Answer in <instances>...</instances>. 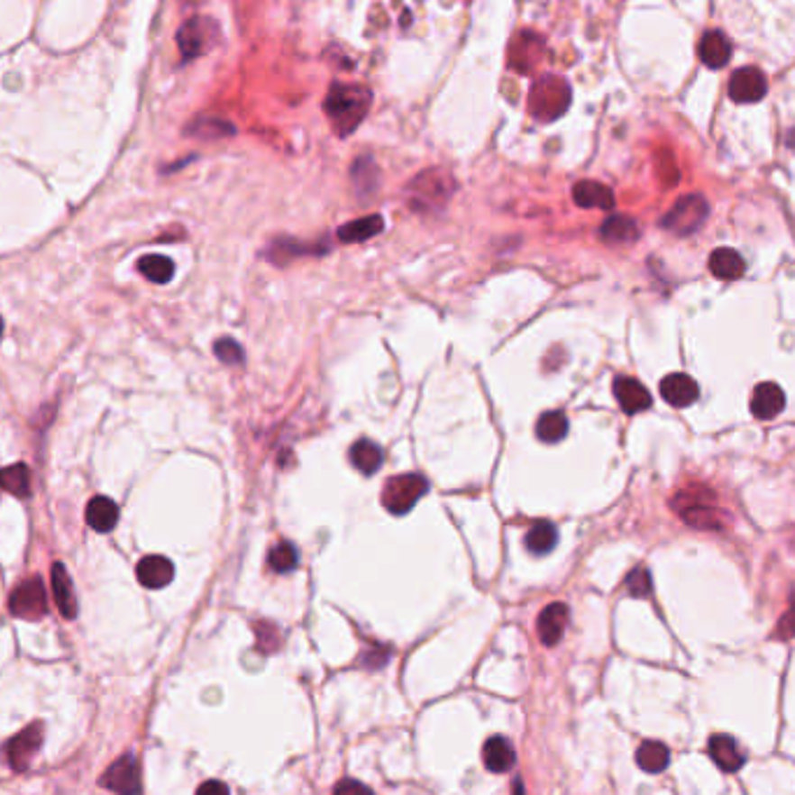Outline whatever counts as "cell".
Returning <instances> with one entry per match:
<instances>
[{
	"label": "cell",
	"mask_w": 795,
	"mask_h": 795,
	"mask_svg": "<svg viewBox=\"0 0 795 795\" xmlns=\"http://www.w3.org/2000/svg\"><path fill=\"white\" fill-rule=\"evenodd\" d=\"M372 105V96L368 88L361 87H347V84H335V87L328 91L326 98V110L328 119H331L333 128L337 131V135H352L359 123L363 122L368 110Z\"/></svg>",
	"instance_id": "obj_1"
},
{
	"label": "cell",
	"mask_w": 795,
	"mask_h": 795,
	"mask_svg": "<svg viewBox=\"0 0 795 795\" xmlns=\"http://www.w3.org/2000/svg\"><path fill=\"white\" fill-rule=\"evenodd\" d=\"M570 105V91L565 79L561 78H547L537 79L533 91H530L528 110L530 114L540 119V122H553L558 116L563 114L565 107Z\"/></svg>",
	"instance_id": "obj_2"
},
{
	"label": "cell",
	"mask_w": 795,
	"mask_h": 795,
	"mask_svg": "<svg viewBox=\"0 0 795 795\" xmlns=\"http://www.w3.org/2000/svg\"><path fill=\"white\" fill-rule=\"evenodd\" d=\"M425 491H428V481L419 472L391 477L384 484V491H381V505L388 514L403 516V514L415 509V505L425 496Z\"/></svg>",
	"instance_id": "obj_3"
},
{
	"label": "cell",
	"mask_w": 795,
	"mask_h": 795,
	"mask_svg": "<svg viewBox=\"0 0 795 795\" xmlns=\"http://www.w3.org/2000/svg\"><path fill=\"white\" fill-rule=\"evenodd\" d=\"M712 493H696V491H681L674 498V512L680 514L681 519L698 530H724V516L714 507Z\"/></svg>",
	"instance_id": "obj_4"
},
{
	"label": "cell",
	"mask_w": 795,
	"mask_h": 795,
	"mask_svg": "<svg viewBox=\"0 0 795 795\" xmlns=\"http://www.w3.org/2000/svg\"><path fill=\"white\" fill-rule=\"evenodd\" d=\"M709 216V205L700 194H690L680 198L670 207V212L661 219V226L670 231L672 235H693Z\"/></svg>",
	"instance_id": "obj_5"
},
{
	"label": "cell",
	"mask_w": 795,
	"mask_h": 795,
	"mask_svg": "<svg viewBox=\"0 0 795 795\" xmlns=\"http://www.w3.org/2000/svg\"><path fill=\"white\" fill-rule=\"evenodd\" d=\"M409 200L412 207H428L435 210L442 203H447L449 196L453 194V182L447 172L442 170H425L416 177L415 182L409 184Z\"/></svg>",
	"instance_id": "obj_6"
},
{
	"label": "cell",
	"mask_w": 795,
	"mask_h": 795,
	"mask_svg": "<svg viewBox=\"0 0 795 795\" xmlns=\"http://www.w3.org/2000/svg\"><path fill=\"white\" fill-rule=\"evenodd\" d=\"M47 609H50V602H47V591H44V584L40 577H31V580L22 581L10 593V612L14 617L35 621V618H42Z\"/></svg>",
	"instance_id": "obj_7"
},
{
	"label": "cell",
	"mask_w": 795,
	"mask_h": 795,
	"mask_svg": "<svg viewBox=\"0 0 795 795\" xmlns=\"http://www.w3.org/2000/svg\"><path fill=\"white\" fill-rule=\"evenodd\" d=\"M100 786L116 795H140V765L132 754L116 758L100 777Z\"/></svg>",
	"instance_id": "obj_8"
},
{
	"label": "cell",
	"mask_w": 795,
	"mask_h": 795,
	"mask_svg": "<svg viewBox=\"0 0 795 795\" xmlns=\"http://www.w3.org/2000/svg\"><path fill=\"white\" fill-rule=\"evenodd\" d=\"M216 23L212 19H205V17H194L188 19L182 28H179V33H177V44H179V51H182L184 59H196V56L203 54L216 38Z\"/></svg>",
	"instance_id": "obj_9"
},
{
	"label": "cell",
	"mask_w": 795,
	"mask_h": 795,
	"mask_svg": "<svg viewBox=\"0 0 795 795\" xmlns=\"http://www.w3.org/2000/svg\"><path fill=\"white\" fill-rule=\"evenodd\" d=\"M42 737H44V730L40 721L31 724L28 728H23L22 733L14 735L10 742L5 745V756L10 761L12 770H17V772H23L28 768V763L31 758L38 754V749L42 746Z\"/></svg>",
	"instance_id": "obj_10"
},
{
	"label": "cell",
	"mask_w": 795,
	"mask_h": 795,
	"mask_svg": "<svg viewBox=\"0 0 795 795\" xmlns=\"http://www.w3.org/2000/svg\"><path fill=\"white\" fill-rule=\"evenodd\" d=\"M728 94L735 103H758L768 94V78L758 68H740L730 75Z\"/></svg>",
	"instance_id": "obj_11"
},
{
	"label": "cell",
	"mask_w": 795,
	"mask_h": 795,
	"mask_svg": "<svg viewBox=\"0 0 795 795\" xmlns=\"http://www.w3.org/2000/svg\"><path fill=\"white\" fill-rule=\"evenodd\" d=\"M570 609L565 602H552L547 608L542 609L540 617H537V635L544 646H553L561 642L565 628H568Z\"/></svg>",
	"instance_id": "obj_12"
},
{
	"label": "cell",
	"mask_w": 795,
	"mask_h": 795,
	"mask_svg": "<svg viewBox=\"0 0 795 795\" xmlns=\"http://www.w3.org/2000/svg\"><path fill=\"white\" fill-rule=\"evenodd\" d=\"M661 396L672 407H689L698 400L700 388L693 377L684 375V372H672L661 381Z\"/></svg>",
	"instance_id": "obj_13"
},
{
	"label": "cell",
	"mask_w": 795,
	"mask_h": 795,
	"mask_svg": "<svg viewBox=\"0 0 795 795\" xmlns=\"http://www.w3.org/2000/svg\"><path fill=\"white\" fill-rule=\"evenodd\" d=\"M614 398H617V403L621 405L626 415H640V412L652 407L649 391L633 377H617L614 379Z\"/></svg>",
	"instance_id": "obj_14"
},
{
	"label": "cell",
	"mask_w": 795,
	"mask_h": 795,
	"mask_svg": "<svg viewBox=\"0 0 795 795\" xmlns=\"http://www.w3.org/2000/svg\"><path fill=\"white\" fill-rule=\"evenodd\" d=\"M784 405H786L784 391H781V387L774 384V381H763V384H758V387L754 388V393H751V415L756 416V419L763 421L774 419V416L784 409Z\"/></svg>",
	"instance_id": "obj_15"
},
{
	"label": "cell",
	"mask_w": 795,
	"mask_h": 795,
	"mask_svg": "<svg viewBox=\"0 0 795 795\" xmlns=\"http://www.w3.org/2000/svg\"><path fill=\"white\" fill-rule=\"evenodd\" d=\"M138 581L144 589H166L175 580V565L166 556H144L138 563Z\"/></svg>",
	"instance_id": "obj_16"
},
{
	"label": "cell",
	"mask_w": 795,
	"mask_h": 795,
	"mask_svg": "<svg viewBox=\"0 0 795 795\" xmlns=\"http://www.w3.org/2000/svg\"><path fill=\"white\" fill-rule=\"evenodd\" d=\"M730 54H733V44L726 38L721 31H709L700 38L698 42V56L707 68L718 70L730 61Z\"/></svg>",
	"instance_id": "obj_17"
},
{
	"label": "cell",
	"mask_w": 795,
	"mask_h": 795,
	"mask_svg": "<svg viewBox=\"0 0 795 795\" xmlns=\"http://www.w3.org/2000/svg\"><path fill=\"white\" fill-rule=\"evenodd\" d=\"M51 591H54V602L59 612L66 618L78 617V598L72 589V580L68 574L66 565L54 563L51 565Z\"/></svg>",
	"instance_id": "obj_18"
},
{
	"label": "cell",
	"mask_w": 795,
	"mask_h": 795,
	"mask_svg": "<svg viewBox=\"0 0 795 795\" xmlns=\"http://www.w3.org/2000/svg\"><path fill=\"white\" fill-rule=\"evenodd\" d=\"M709 756L724 772H737L745 765V754L730 735H712L709 740Z\"/></svg>",
	"instance_id": "obj_19"
},
{
	"label": "cell",
	"mask_w": 795,
	"mask_h": 795,
	"mask_svg": "<svg viewBox=\"0 0 795 795\" xmlns=\"http://www.w3.org/2000/svg\"><path fill=\"white\" fill-rule=\"evenodd\" d=\"M572 198L574 203L580 205V207H584V210L609 212L614 210V203H617V200H614L612 188L605 187V184L600 182H589V179H586V182L574 184Z\"/></svg>",
	"instance_id": "obj_20"
},
{
	"label": "cell",
	"mask_w": 795,
	"mask_h": 795,
	"mask_svg": "<svg viewBox=\"0 0 795 795\" xmlns=\"http://www.w3.org/2000/svg\"><path fill=\"white\" fill-rule=\"evenodd\" d=\"M481 758H484V765L489 772H496V774H503L507 772L509 768L514 765L516 761V751H514L512 742L496 735V737H489L484 745V751H481Z\"/></svg>",
	"instance_id": "obj_21"
},
{
	"label": "cell",
	"mask_w": 795,
	"mask_h": 795,
	"mask_svg": "<svg viewBox=\"0 0 795 795\" xmlns=\"http://www.w3.org/2000/svg\"><path fill=\"white\" fill-rule=\"evenodd\" d=\"M709 270L714 272V277L718 279H726V282H733V279H740L745 275L746 265L735 249L730 247H718L714 249L712 256H709Z\"/></svg>",
	"instance_id": "obj_22"
},
{
	"label": "cell",
	"mask_w": 795,
	"mask_h": 795,
	"mask_svg": "<svg viewBox=\"0 0 795 795\" xmlns=\"http://www.w3.org/2000/svg\"><path fill=\"white\" fill-rule=\"evenodd\" d=\"M349 461L365 477H372L381 468V463H384V452H381L379 444L363 437V440L353 442V447L349 449Z\"/></svg>",
	"instance_id": "obj_23"
},
{
	"label": "cell",
	"mask_w": 795,
	"mask_h": 795,
	"mask_svg": "<svg viewBox=\"0 0 795 795\" xmlns=\"http://www.w3.org/2000/svg\"><path fill=\"white\" fill-rule=\"evenodd\" d=\"M640 238V226L630 216L614 215L600 226V240L608 244H630Z\"/></svg>",
	"instance_id": "obj_24"
},
{
	"label": "cell",
	"mask_w": 795,
	"mask_h": 795,
	"mask_svg": "<svg viewBox=\"0 0 795 795\" xmlns=\"http://www.w3.org/2000/svg\"><path fill=\"white\" fill-rule=\"evenodd\" d=\"M119 521V507H116L114 500L110 498H94L87 507V524L96 530V533H110L112 528Z\"/></svg>",
	"instance_id": "obj_25"
},
{
	"label": "cell",
	"mask_w": 795,
	"mask_h": 795,
	"mask_svg": "<svg viewBox=\"0 0 795 795\" xmlns=\"http://www.w3.org/2000/svg\"><path fill=\"white\" fill-rule=\"evenodd\" d=\"M381 228H384V219H381L379 215H370V216H363V219L349 221V224L337 228V238L347 244L365 242V240L379 235Z\"/></svg>",
	"instance_id": "obj_26"
},
{
	"label": "cell",
	"mask_w": 795,
	"mask_h": 795,
	"mask_svg": "<svg viewBox=\"0 0 795 795\" xmlns=\"http://www.w3.org/2000/svg\"><path fill=\"white\" fill-rule=\"evenodd\" d=\"M635 761L644 772L658 774L670 765V749L662 742L646 740L637 746Z\"/></svg>",
	"instance_id": "obj_27"
},
{
	"label": "cell",
	"mask_w": 795,
	"mask_h": 795,
	"mask_svg": "<svg viewBox=\"0 0 795 795\" xmlns=\"http://www.w3.org/2000/svg\"><path fill=\"white\" fill-rule=\"evenodd\" d=\"M524 542H525V549H528L530 553L544 556V553H549L553 547H556L558 542L556 525L547 524V521H540V524H535L533 528H528Z\"/></svg>",
	"instance_id": "obj_28"
},
{
	"label": "cell",
	"mask_w": 795,
	"mask_h": 795,
	"mask_svg": "<svg viewBox=\"0 0 795 795\" xmlns=\"http://www.w3.org/2000/svg\"><path fill=\"white\" fill-rule=\"evenodd\" d=\"M138 270L142 272V277H147L150 282L168 284L172 279V275H175V263L163 254H150V256H142V259L138 260Z\"/></svg>",
	"instance_id": "obj_29"
},
{
	"label": "cell",
	"mask_w": 795,
	"mask_h": 795,
	"mask_svg": "<svg viewBox=\"0 0 795 795\" xmlns=\"http://www.w3.org/2000/svg\"><path fill=\"white\" fill-rule=\"evenodd\" d=\"M568 416L563 412H544V415L537 419L535 425V433L542 442H547V444H556V442L563 440L568 435Z\"/></svg>",
	"instance_id": "obj_30"
},
{
	"label": "cell",
	"mask_w": 795,
	"mask_h": 795,
	"mask_svg": "<svg viewBox=\"0 0 795 795\" xmlns=\"http://www.w3.org/2000/svg\"><path fill=\"white\" fill-rule=\"evenodd\" d=\"M0 489L17 498L31 496V475H28L26 465L17 463L0 470Z\"/></svg>",
	"instance_id": "obj_31"
},
{
	"label": "cell",
	"mask_w": 795,
	"mask_h": 795,
	"mask_svg": "<svg viewBox=\"0 0 795 795\" xmlns=\"http://www.w3.org/2000/svg\"><path fill=\"white\" fill-rule=\"evenodd\" d=\"M187 135H194V138L200 140H219L233 135V126L228 122L215 119V116H200L187 128Z\"/></svg>",
	"instance_id": "obj_32"
},
{
	"label": "cell",
	"mask_w": 795,
	"mask_h": 795,
	"mask_svg": "<svg viewBox=\"0 0 795 795\" xmlns=\"http://www.w3.org/2000/svg\"><path fill=\"white\" fill-rule=\"evenodd\" d=\"M268 565H270L272 572H291L298 565V552H296L291 542H279L268 553Z\"/></svg>",
	"instance_id": "obj_33"
},
{
	"label": "cell",
	"mask_w": 795,
	"mask_h": 795,
	"mask_svg": "<svg viewBox=\"0 0 795 795\" xmlns=\"http://www.w3.org/2000/svg\"><path fill=\"white\" fill-rule=\"evenodd\" d=\"M352 177H353V184H356V191H359V194H370V191H375L377 188V182H379V177H377V168L370 159L356 160Z\"/></svg>",
	"instance_id": "obj_34"
},
{
	"label": "cell",
	"mask_w": 795,
	"mask_h": 795,
	"mask_svg": "<svg viewBox=\"0 0 795 795\" xmlns=\"http://www.w3.org/2000/svg\"><path fill=\"white\" fill-rule=\"evenodd\" d=\"M309 251V244L296 242V240H277L270 244V260H275L277 265H284L293 259V256H303Z\"/></svg>",
	"instance_id": "obj_35"
},
{
	"label": "cell",
	"mask_w": 795,
	"mask_h": 795,
	"mask_svg": "<svg viewBox=\"0 0 795 795\" xmlns=\"http://www.w3.org/2000/svg\"><path fill=\"white\" fill-rule=\"evenodd\" d=\"M626 589L633 598H646L652 596V574L646 568H635L633 572L626 577Z\"/></svg>",
	"instance_id": "obj_36"
},
{
	"label": "cell",
	"mask_w": 795,
	"mask_h": 795,
	"mask_svg": "<svg viewBox=\"0 0 795 795\" xmlns=\"http://www.w3.org/2000/svg\"><path fill=\"white\" fill-rule=\"evenodd\" d=\"M215 353L221 363H226V365H242L244 363V349L240 347L235 340H231V337H221V340H216Z\"/></svg>",
	"instance_id": "obj_37"
},
{
	"label": "cell",
	"mask_w": 795,
	"mask_h": 795,
	"mask_svg": "<svg viewBox=\"0 0 795 795\" xmlns=\"http://www.w3.org/2000/svg\"><path fill=\"white\" fill-rule=\"evenodd\" d=\"M256 637H259V649L263 653H272L279 649V630L272 624H256Z\"/></svg>",
	"instance_id": "obj_38"
},
{
	"label": "cell",
	"mask_w": 795,
	"mask_h": 795,
	"mask_svg": "<svg viewBox=\"0 0 795 795\" xmlns=\"http://www.w3.org/2000/svg\"><path fill=\"white\" fill-rule=\"evenodd\" d=\"M774 637L777 640H790V637H795V596L790 600L789 609L784 612V617L779 618L777 628H774Z\"/></svg>",
	"instance_id": "obj_39"
},
{
	"label": "cell",
	"mask_w": 795,
	"mask_h": 795,
	"mask_svg": "<svg viewBox=\"0 0 795 795\" xmlns=\"http://www.w3.org/2000/svg\"><path fill=\"white\" fill-rule=\"evenodd\" d=\"M333 795H372V790L365 784H361V781H356V779H343L335 786Z\"/></svg>",
	"instance_id": "obj_40"
},
{
	"label": "cell",
	"mask_w": 795,
	"mask_h": 795,
	"mask_svg": "<svg viewBox=\"0 0 795 795\" xmlns=\"http://www.w3.org/2000/svg\"><path fill=\"white\" fill-rule=\"evenodd\" d=\"M196 795H231V790H228V786L224 784V781L210 779V781L200 784V789L196 790Z\"/></svg>",
	"instance_id": "obj_41"
},
{
	"label": "cell",
	"mask_w": 795,
	"mask_h": 795,
	"mask_svg": "<svg viewBox=\"0 0 795 795\" xmlns=\"http://www.w3.org/2000/svg\"><path fill=\"white\" fill-rule=\"evenodd\" d=\"M516 795H524V790H521V784H516Z\"/></svg>",
	"instance_id": "obj_42"
},
{
	"label": "cell",
	"mask_w": 795,
	"mask_h": 795,
	"mask_svg": "<svg viewBox=\"0 0 795 795\" xmlns=\"http://www.w3.org/2000/svg\"><path fill=\"white\" fill-rule=\"evenodd\" d=\"M0 337H3V319H0Z\"/></svg>",
	"instance_id": "obj_43"
}]
</instances>
